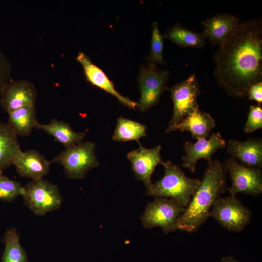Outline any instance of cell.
<instances>
[{"instance_id":"1","label":"cell","mask_w":262,"mask_h":262,"mask_svg":"<svg viewBox=\"0 0 262 262\" xmlns=\"http://www.w3.org/2000/svg\"><path fill=\"white\" fill-rule=\"evenodd\" d=\"M213 75L230 96H247L251 85L262 81V24L251 19L240 22L213 55Z\"/></svg>"},{"instance_id":"2","label":"cell","mask_w":262,"mask_h":262,"mask_svg":"<svg viewBox=\"0 0 262 262\" xmlns=\"http://www.w3.org/2000/svg\"><path fill=\"white\" fill-rule=\"evenodd\" d=\"M226 174L219 160L208 162L202 180L178 219V229L195 233L207 221L213 203L226 190Z\"/></svg>"},{"instance_id":"3","label":"cell","mask_w":262,"mask_h":262,"mask_svg":"<svg viewBox=\"0 0 262 262\" xmlns=\"http://www.w3.org/2000/svg\"><path fill=\"white\" fill-rule=\"evenodd\" d=\"M162 165L164 176L153 184L147 195L154 197L170 198L181 206L186 207L200 180L187 177L180 166L171 161L164 162Z\"/></svg>"},{"instance_id":"4","label":"cell","mask_w":262,"mask_h":262,"mask_svg":"<svg viewBox=\"0 0 262 262\" xmlns=\"http://www.w3.org/2000/svg\"><path fill=\"white\" fill-rule=\"evenodd\" d=\"M95 149L93 142H82L65 149L50 161L62 165L68 179H83L88 171L99 165Z\"/></svg>"},{"instance_id":"5","label":"cell","mask_w":262,"mask_h":262,"mask_svg":"<svg viewBox=\"0 0 262 262\" xmlns=\"http://www.w3.org/2000/svg\"><path fill=\"white\" fill-rule=\"evenodd\" d=\"M21 196L25 205L39 216L57 210L63 202L58 186L44 179L32 180L24 186Z\"/></svg>"},{"instance_id":"6","label":"cell","mask_w":262,"mask_h":262,"mask_svg":"<svg viewBox=\"0 0 262 262\" xmlns=\"http://www.w3.org/2000/svg\"><path fill=\"white\" fill-rule=\"evenodd\" d=\"M168 89L173 103V114L166 129V132L175 131L176 126L189 114L198 108L197 98L200 86L195 74L184 81Z\"/></svg>"},{"instance_id":"7","label":"cell","mask_w":262,"mask_h":262,"mask_svg":"<svg viewBox=\"0 0 262 262\" xmlns=\"http://www.w3.org/2000/svg\"><path fill=\"white\" fill-rule=\"evenodd\" d=\"M185 208L172 199L156 197L148 203L140 218L146 228H162L166 234L178 230L177 221Z\"/></svg>"},{"instance_id":"8","label":"cell","mask_w":262,"mask_h":262,"mask_svg":"<svg viewBox=\"0 0 262 262\" xmlns=\"http://www.w3.org/2000/svg\"><path fill=\"white\" fill-rule=\"evenodd\" d=\"M250 210L236 197L218 198L213 204L209 216L215 219L223 227L234 232L243 230L250 223Z\"/></svg>"},{"instance_id":"9","label":"cell","mask_w":262,"mask_h":262,"mask_svg":"<svg viewBox=\"0 0 262 262\" xmlns=\"http://www.w3.org/2000/svg\"><path fill=\"white\" fill-rule=\"evenodd\" d=\"M223 164L232 181L231 186L226 189L230 195L242 193L256 196L262 194L261 169L245 166L231 157L227 158Z\"/></svg>"},{"instance_id":"10","label":"cell","mask_w":262,"mask_h":262,"mask_svg":"<svg viewBox=\"0 0 262 262\" xmlns=\"http://www.w3.org/2000/svg\"><path fill=\"white\" fill-rule=\"evenodd\" d=\"M169 72L148 64L143 66L138 76L141 97L136 107L144 112L157 105L164 91L167 89L166 82Z\"/></svg>"},{"instance_id":"11","label":"cell","mask_w":262,"mask_h":262,"mask_svg":"<svg viewBox=\"0 0 262 262\" xmlns=\"http://www.w3.org/2000/svg\"><path fill=\"white\" fill-rule=\"evenodd\" d=\"M161 150L160 145L151 148H146L140 145L139 148L127 154L135 178L144 183L146 194L150 191L153 185L151 176L156 167L159 164L164 163Z\"/></svg>"},{"instance_id":"12","label":"cell","mask_w":262,"mask_h":262,"mask_svg":"<svg viewBox=\"0 0 262 262\" xmlns=\"http://www.w3.org/2000/svg\"><path fill=\"white\" fill-rule=\"evenodd\" d=\"M208 137V139L197 140L194 143L190 141L184 143L183 148L185 154L181 158L183 167L188 168L194 173L199 159L210 162L218 149L226 147L227 142L219 132L213 133Z\"/></svg>"},{"instance_id":"13","label":"cell","mask_w":262,"mask_h":262,"mask_svg":"<svg viewBox=\"0 0 262 262\" xmlns=\"http://www.w3.org/2000/svg\"><path fill=\"white\" fill-rule=\"evenodd\" d=\"M37 91L34 85L24 80L10 81L0 96L1 108L9 114L24 106L35 105Z\"/></svg>"},{"instance_id":"14","label":"cell","mask_w":262,"mask_h":262,"mask_svg":"<svg viewBox=\"0 0 262 262\" xmlns=\"http://www.w3.org/2000/svg\"><path fill=\"white\" fill-rule=\"evenodd\" d=\"M52 163L38 150H20L14 157L12 165L21 177L32 180L43 179L49 173Z\"/></svg>"},{"instance_id":"15","label":"cell","mask_w":262,"mask_h":262,"mask_svg":"<svg viewBox=\"0 0 262 262\" xmlns=\"http://www.w3.org/2000/svg\"><path fill=\"white\" fill-rule=\"evenodd\" d=\"M76 60L82 66L84 74L88 82L114 96L124 106L135 109L137 103L118 92L114 83L104 72L94 65L84 52H80L77 56Z\"/></svg>"},{"instance_id":"16","label":"cell","mask_w":262,"mask_h":262,"mask_svg":"<svg viewBox=\"0 0 262 262\" xmlns=\"http://www.w3.org/2000/svg\"><path fill=\"white\" fill-rule=\"evenodd\" d=\"M226 146L227 152L231 157L245 166L262 169L261 138H249L244 141L230 139Z\"/></svg>"},{"instance_id":"17","label":"cell","mask_w":262,"mask_h":262,"mask_svg":"<svg viewBox=\"0 0 262 262\" xmlns=\"http://www.w3.org/2000/svg\"><path fill=\"white\" fill-rule=\"evenodd\" d=\"M240 22V18L235 15L219 14L201 23L202 33L212 45H219L231 34Z\"/></svg>"},{"instance_id":"18","label":"cell","mask_w":262,"mask_h":262,"mask_svg":"<svg viewBox=\"0 0 262 262\" xmlns=\"http://www.w3.org/2000/svg\"><path fill=\"white\" fill-rule=\"evenodd\" d=\"M215 126V122L211 115L199 108L189 114L176 127L175 131H189L193 139H206Z\"/></svg>"},{"instance_id":"19","label":"cell","mask_w":262,"mask_h":262,"mask_svg":"<svg viewBox=\"0 0 262 262\" xmlns=\"http://www.w3.org/2000/svg\"><path fill=\"white\" fill-rule=\"evenodd\" d=\"M35 128L43 130L52 136L66 149L82 143L86 135L84 132L75 131L69 124L55 118L52 119L48 124L38 122Z\"/></svg>"},{"instance_id":"20","label":"cell","mask_w":262,"mask_h":262,"mask_svg":"<svg viewBox=\"0 0 262 262\" xmlns=\"http://www.w3.org/2000/svg\"><path fill=\"white\" fill-rule=\"evenodd\" d=\"M20 150L17 135L7 123L0 122V174L12 165Z\"/></svg>"},{"instance_id":"21","label":"cell","mask_w":262,"mask_h":262,"mask_svg":"<svg viewBox=\"0 0 262 262\" xmlns=\"http://www.w3.org/2000/svg\"><path fill=\"white\" fill-rule=\"evenodd\" d=\"M38 122L33 105L22 107L10 113L7 123L17 136H28Z\"/></svg>"},{"instance_id":"22","label":"cell","mask_w":262,"mask_h":262,"mask_svg":"<svg viewBox=\"0 0 262 262\" xmlns=\"http://www.w3.org/2000/svg\"><path fill=\"white\" fill-rule=\"evenodd\" d=\"M164 37L183 48H203L206 41L202 33L189 29L180 23L167 30Z\"/></svg>"},{"instance_id":"23","label":"cell","mask_w":262,"mask_h":262,"mask_svg":"<svg viewBox=\"0 0 262 262\" xmlns=\"http://www.w3.org/2000/svg\"><path fill=\"white\" fill-rule=\"evenodd\" d=\"M4 244L1 262H28L26 250L20 243V235L15 228L7 229L4 234Z\"/></svg>"},{"instance_id":"24","label":"cell","mask_w":262,"mask_h":262,"mask_svg":"<svg viewBox=\"0 0 262 262\" xmlns=\"http://www.w3.org/2000/svg\"><path fill=\"white\" fill-rule=\"evenodd\" d=\"M146 136V126L145 125L121 116L117 119L112 139L119 142L135 140L139 143V139Z\"/></svg>"},{"instance_id":"25","label":"cell","mask_w":262,"mask_h":262,"mask_svg":"<svg viewBox=\"0 0 262 262\" xmlns=\"http://www.w3.org/2000/svg\"><path fill=\"white\" fill-rule=\"evenodd\" d=\"M164 38L159 29L158 23L154 22L152 24L150 51L147 57L148 64L155 66L158 64H164L163 56Z\"/></svg>"},{"instance_id":"26","label":"cell","mask_w":262,"mask_h":262,"mask_svg":"<svg viewBox=\"0 0 262 262\" xmlns=\"http://www.w3.org/2000/svg\"><path fill=\"white\" fill-rule=\"evenodd\" d=\"M23 192L24 186L20 182L0 174V200L12 202L18 196H22Z\"/></svg>"},{"instance_id":"27","label":"cell","mask_w":262,"mask_h":262,"mask_svg":"<svg viewBox=\"0 0 262 262\" xmlns=\"http://www.w3.org/2000/svg\"><path fill=\"white\" fill-rule=\"evenodd\" d=\"M262 128V108L260 105L250 106L247 120L244 127L246 133L253 132Z\"/></svg>"},{"instance_id":"28","label":"cell","mask_w":262,"mask_h":262,"mask_svg":"<svg viewBox=\"0 0 262 262\" xmlns=\"http://www.w3.org/2000/svg\"><path fill=\"white\" fill-rule=\"evenodd\" d=\"M11 73V63L0 48V96L5 86L10 81Z\"/></svg>"},{"instance_id":"29","label":"cell","mask_w":262,"mask_h":262,"mask_svg":"<svg viewBox=\"0 0 262 262\" xmlns=\"http://www.w3.org/2000/svg\"><path fill=\"white\" fill-rule=\"evenodd\" d=\"M247 96L248 100L255 101L260 105L262 103V81L251 85L248 91Z\"/></svg>"},{"instance_id":"30","label":"cell","mask_w":262,"mask_h":262,"mask_svg":"<svg viewBox=\"0 0 262 262\" xmlns=\"http://www.w3.org/2000/svg\"><path fill=\"white\" fill-rule=\"evenodd\" d=\"M220 262H239L236 260L233 257L231 256H227L224 257L221 259Z\"/></svg>"}]
</instances>
